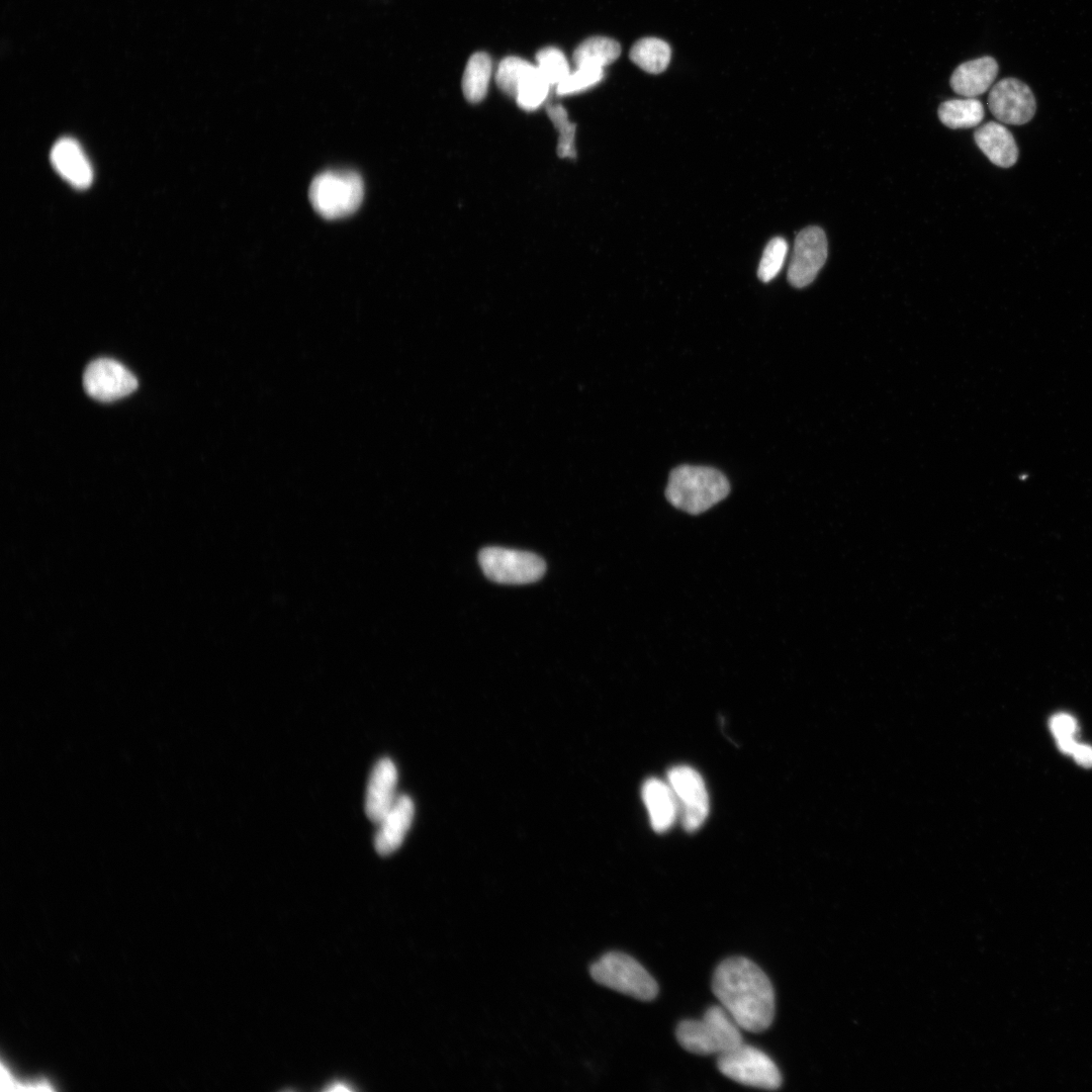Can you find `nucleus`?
<instances>
[{
    "instance_id": "obj_1",
    "label": "nucleus",
    "mask_w": 1092,
    "mask_h": 1092,
    "mask_svg": "<svg viewBox=\"0 0 1092 1092\" xmlns=\"http://www.w3.org/2000/svg\"><path fill=\"white\" fill-rule=\"evenodd\" d=\"M712 991L740 1028L758 1033L770 1026L776 1011L774 988L752 961L724 960L713 974Z\"/></svg>"
},
{
    "instance_id": "obj_2",
    "label": "nucleus",
    "mask_w": 1092,
    "mask_h": 1092,
    "mask_svg": "<svg viewBox=\"0 0 1092 1092\" xmlns=\"http://www.w3.org/2000/svg\"><path fill=\"white\" fill-rule=\"evenodd\" d=\"M729 491V481L719 470L680 465L669 474L665 496L674 508L699 515L724 499Z\"/></svg>"
},
{
    "instance_id": "obj_3",
    "label": "nucleus",
    "mask_w": 1092,
    "mask_h": 1092,
    "mask_svg": "<svg viewBox=\"0 0 1092 1092\" xmlns=\"http://www.w3.org/2000/svg\"><path fill=\"white\" fill-rule=\"evenodd\" d=\"M675 1036L686 1051L702 1056H719L743 1043L740 1026L722 1005L709 1007L702 1019L680 1021Z\"/></svg>"
},
{
    "instance_id": "obj_4",
    "label": "nucleus",
    "mask_w": 1092,
    "mask_h": 1092,
    "mask_svg": "<svg viewBox=\"0 0 1092 1092\" xmlns=\"http://www.w3.org/2000/svg\"><path fill=\"white\" fill-rule=\"evenodd\" d=\"M364 184L352 170H329L316 175L308 189L313 209L327 219L346 217L362 203Z\"/></svg>"
},
{
    "instance_id": "obj_5",
    "label": "nucleus",
    "mask_w": 1092,
    "mask_h": 1092,
    "mask_svg": "<svg viewBox=\"0 0 1092 1092\" xmlns=\"http://www.w3.org/2000/svg\"><path fill=\"white\" fill-rule=\"evenodd\" d=\"M589 973L599 984L638 1000L650 1001L658 994L654 978L624 952L605 953L592 965Z\"/></svg>"
},
{
    "instance_id": "obj_6",
    "label": "nucleus",
    "mask_w": 1092,
    "mask_h": 1092,
    "mask_svg": "<svg viewBox=\"0 0 1092 1092\" xmlns=\"http://www.w3.org/2000/svg\"><path fill=\"white\" fill-rule=\"evenodd\" d=\"M719 1071L729 1079L754 1088L776 1090L782 1075L774 1061L762 1051L747 1044L719 1055Z\"/></svg>"
},
{
    "instance_id": "obj_7",
    "label": "nucleus",
    "mask_w": 1092,
    "mask_h": 1092,
    "mask_svg": "<svg viewBox=\"0 0 1092 1092\" xmlns=\"http://www.w3.org/2000/svg\"><path fill=\"white\" fill-rule=\"evenodd\" d=\"M484 574L492 581L506 584H524L540 579L545 561L538 555L515 549L486 547L478 554Z\"/></svg>"
},
{
    "instance_id": "obj_8",
    "label": "nucleus",
    "mask_w": 1092,
    "mask_h": 1092,
    "mask_svg": "<svg viewBox=\"0 0 1092 1092\" xmlns=\"http://www.w3.org/2000/svg\"><path fill=\"white\" fill-rule=\"evenodd\" d=\"M667 783L674 795L677 818L687 831L702 826L709 814L708 792L701 775L688 765H676L667 772Z\"/></svg>"
},
{
    "instance_id": "obj_9",
    "label": "nucleus",
    "mask_w": 1092,
    "mask_h": 1092,
    "mask_svg": "<svg viewBox=\"0 0 1092 1092\" xmlns=\"http://www.w3.org/2000/svg\"><path fill=\"white\" fill-rule=\"evenodd\" d=\"M827 239L819 226L803 229L796 237L788 280L796 288L809 285L826 262Z\"/></svg>"
},
{
    "instance_id": "obj_10",
    "label": "nucleus",
    "mask_w": 1092,
    "mask_h": 1092,
    "mask_svg": "<svg viewBox=\"0 0 1092 1092\" xmlns=\"http://www.w3.org/2000/svg\"><path fill=\"white\" fill-rule=\"evenodd\" d=\"M988 106L999 121L1014 125L1028 122L1036 109L1032 91L1016 78L998 81L989 92Z\"/></svg>"
},
{
    "instance_id": "obj_11",
    "label": "nucleus",
    "mask_w": 1092,
    "mask_h": 1092,
    "mask_svg": "<svg viewBox=\"0 0 1092 1092\" xmlns=\"http://www.w3.org/2000/svg\"><path fill=\"white\" fill-rule=\"evenodd\" d=\"M86 392L99 401H113L135 390V376L119 362L109 358L92 361L83 376Z\"/></svg>"
},
{
    "instance_id": "obj_12",
    "label": "nucleus",
    "mask_w": 1092,
    "mask_h": 1092,
    "mask_svg": "<svg viewBox=\"0 0 1092 1092\" xmlns=\"http://www.w3.org/2000/svg\"><path fill=\"white\" fill-rule=\"evenodd\" d=\"M397 769L393 761L381 758L374 765L366 789L365 812L374 823H378L397 799Z\"/></svg>"
},
{
    "instance_id": "obj_13",
    "label": "nucleus",
    "mask_w": 1092,
    "mask_h": 1092,
    "mask_svg": "<svg viewBox=\"0 0 1092 1092\" xmlns=\"http://www.w3.org/2000/svg\"><path fill=\"white\" fill-rule=\"evenodd\" d=\"M415 815L413 800L399 795L388 812L377 823L374 846L380 855H389L402 844Z\"/></svg>"
},
{
    "instance_id": "obj_14",
    "label": "nucleus",
    "mask_w": 1092,
    "mask_h": 1092,
    "mask_svg": "<svg viewBox=\"0 0 1092 1092\" xmlns=\"http://www.w3.org/2000/svg\"><path fill=\"white\" fill-rule=\"evenodd\" d=\"M51 162L56 171L76 188H86L93 180L91 164L81 146L71 138H62L51 151Z\"/></svg>"
},
{
    "instance_id": "obj_15",
    "label": "nucleus",
    "mask_w": 1092,
    "mask_h": 1092,
    "mask_svg": "<svg viewBox=\"0 0 1092 1092\" xmlns=\"http://www.w3.org/2000/svg\"><path fill=\"white\" fill-rule=\"evenodd\" d=\"M998 70V64L992 57L985 56L971 60L961 64L953 71L949 84L957 94L966 98H975L991 87Z\"/></svg>"
},
{
    "instance_id": "obj_16",
    "label": "nucleus",
    "mask_w": 1092,
    "mask_h": 1092,
    "mask_svg": "<svg viewBox=\"0 0 1092 1092\" xmlns=\"http://www.w3.org/2000/svg\"><path fill=\"white\" fill-rule=\"evenodd\" d=\"M974 139L979 149L994 165L1009 168L1016 163V142L1003 124L989 121L975 131Z\"/></svg>"
},
{
    "instance_id": "obj_17",
    "label": "nucleus",
    "mask_w": 1092,
    "mask_h": 1092,
    "mask_svg": "<svg viewBox=\"0 0 1092 1092\" xmlns=\"http://www.w3.org/2000/svg\"><path fill=\"white\" fill-rule=\"evenodd\" d=\"M641 794L652 828L656 832L668 830L677 818L675 798L668 783L648 779L643 784Z\"/></svg>"
},
{
    "instance_id": "obj_18",
    "label": "nucleus",
    "mask_w": 1092,
    "mask_h": 1092,
    "mask_svg": "<svg viewBox=\"0 0 1092 1092\" xmlns=\"http://www.w3.org/2000/svg\"><path fill=\"white\" fill-rule=\"evenodd\" d=\"M937 114L949 128H970L983 120L985 110L982 102L976 98L950 99L939 105Z\"/></svg>"
},
{
    "instance_id": "obj_19",
    "label": "nucleus",
    "mask_w": 1092,
    "mask_h": 1092,
    "mask_svg": "<svg viewBox=\"0 0 1092 1092\" xmlns=\"http://www.w3.org/2000/svg\"><path fill=\"white\" fill-rule=\"evenodd\" d=\"M491 71V59L486 53L478 52L469 58L462 77V91L467 101L478 103L485 97Z\"/></svg>"
},
{
    "instance_id": "obj_20",
    "label": "nucleus",
    "mask_w": 1092,
    "mask_h": 1092,
    "mask_svg": "<svg viewBox=\"0 0 1092 1092\" xmlns=\"http://www.w3.org/2000/svg\"><path fill=\"white\" fill-rule=\"evenodd\" d=\"M621 54V47L615 39L606 36H593L583 40L573 53V61L578 66L605 68L615 62Z\"/></svg>"
},
{
    "instance_id": "obj_21",
    "label": "nucleus",
    "mask_w": 1092,
    "mask_h": 1092,
    "mask_svg": "<svg viewBox=\"0 0 1092 1092\" xmlns=\"http://www.w3.org/2000/svg\"><path fill=\"white\" fill-rule=\"evenodd\" d=\"M630 59L645 72L658 74L663 72L669 64L670 48L667 42L659 38H642L632 47Z\"/></svg>"
},
{
    "instance_id": "obj_22",
    "label": "nucleus",
    "mask_w": 1092,
    "mask_h": 1092,
    "mask_svg": "<svg viewBox=\"0 0 1092 1092\" xmlns=\"http://www.w3.org/2000/svg\"><path fill=\"white\" fill-rule=\"evenodd\" d=\"M551 87L534 65L521 81L515 99L522 109L533 111L544 103Z\"/></svg>"
},
{
    "instance_id": "obj_23",
    "label": "nucleus",
    "mask_w": 1092,
    "mask_h": 1092,
    "mask_svg": "<svg viewBox=\"0 0 1092 1092\" xmlns=\"http://www.w3.org/2000/svg\"><path fill=\"white\" fill-rule=\"evenodd\" d=\"M534 65L519 57H507L498 64L495 72L497 87L508 96L516 97L519 85Z\"/></svg>"
},
{
    "instance_id": "obj_24",
    "label": "nucleus",
    "mask_w": 1092,
    "mask_h": 1092,
    "mask_svg": "<svg viewBox=\"0 0 1092 1092\" xmlns=\"http://www.w3.org/2000/svg\"><path fill=\"white\" fill-rule=\"evenodd\" d=\"M536 67L551 86H557L570 73L564 54L557 48L548 47L536 55Z\"/></svg>"
},
{
    "instance_id": "obj_25",
    "label": "nucleus",
    "mask_w": 1092,
    "mask_h": 1092,
    "mask_svg": "<svg viewBox=\"0 0 1092 1092\" xmlns=\"http://www.w3.org/2000/svg\"><path fill=\"white\" fill-rule=\"evenodd\" d=\"M603 78V68L578 66L575 71L570 72L567 77L556 86V93L558 95L576 94L596 86Z\"/></svg>"
},
{
    "instance_id": "obj_26",
    "label": "nucleus",
    "mask_w": 1092,
    "mask_h": 1092,
    "mask_svg": "<svg viewBox=\"0 0 1092 1092\" xmlns=\"http://www.w3.org/2000/svg\"><path fill=\"white\" fill-rule=\"evenodd\" d=\"M788 252V243L781 237L770 240L763 250L757 276L762 282L772 280L781 271Z\"/></svg>"
},
{
    "instance_id": "obj_27",
    "label": "nucleus",
    "mask_w": 1092,
    "mask_h": 1092,
    "mask_svg": "<svg viewBox=\"0 0 1092 1092\" xmlns=\"http://www.w3.org/2000/svg\"><path fill=\"white\" fill-rule=\"evenodd\" d=\"M547 112L560 129L558 153L560 156H573L574 125L567 119V113L560 105L548 106Z\"/></svg>"
},
{
    "instance_id": "obj_28",
    "label": "nucleus",
    "mask_w": 1092,
    "mask_h": 1092,
    "mask_svg": "<svg viewBox=\"0 0 1092 1092\" xmlns=\"http://www.w3.org/2000/svg\"><path fill=\"white\" fill-rule=\"evenodd\" d=\"M1051 730L1055 737L1075 736L1077 731L1076 720L1068 714H1057L1051 719Z\"/></svg>"
},
{
    "instance_id": "obj_29",
    "label": "nucleus",
    "mask_w": 1092,
    "mask_h": 1092,
    "mask_svg": "<svg viewBox=\"0 0 1092 1092\" xmlns=\"http://www.w3.org/2000/svg\"><path fill=\"white\" fill-rule=\"evenodd\" d=\"M1075 760L1086 767H1092V747L1085 744L1077 743L1073 752L1071 753Z\"/></svg>"
},
{
    "instance_id": "obj_30",
    "label": "nucleus",
    "mask_w": 1092,
    "mask_h": 1092,
    "mask_svg": "<svg viewBox=\"0 0 1092 1092\" xmlns=\"http://www.w3.org/2000/svg\"><path fill=\"white\" fill-rule=\"evenodd\" d=\"M1057 743L1059 748L1065 752L1071 754L1077 745V741L1074 736H1061L1057 737Z\"/></svg>"
},
{
    "instance_id": "obj_31",
    "label": "nucleus",
    "mask_w": 1092,
    "mask_h": 1092,
    "mask_svg": "<svg viewBox=\"0 0 1092 1092\" xmlns=\"http://www.w3.org/2000/svg\"><path fill=\"white\" fill-rule=\"evenodd\" d=\"M326 1090L327 1091H351V1090H353V1088H351L349 1085H347L346 1083H344L342 1081H338V1082H333L332 1084H330L326 1088Z\"/></svg>"
}]
</instances>
